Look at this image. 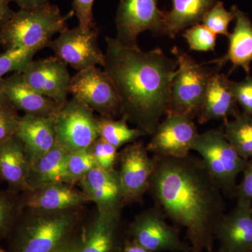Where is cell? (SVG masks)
I'll use <instances>...</instances> for the list:
<instances>
[{
	"mask_svg": "<svg viewBox=\"0 0 252 252\" xmlns=\"http://www.w3.org/2000/svg\"><path fill=\"white\" fill-rule=\"evenodd\" d=\"M0 252H6L4 250H3L2 249L0 248Z\"/></svg>",
	"mask_w": 252,
	"mask_h": 252,
	"instance_id": "obj_43",
	"label": "cell"
},
{
	"mask_svg": "<svg viewBox=\"0 0 252 252\" xmlns=\"http://www.w3.org/2000/svg\"><path fill=\"white\" fill-rule=\"evenodd\" d=\"M0 111H11L16 112V109L9 103L0 88Z\"/></svg>",
	"mask_w": 252,
	"mask_h": 252,
	"instance_id": "obj_41",
	"label": "cell"
},
{
	"mask_svg": "<svg viewBox=\"0 0 252 252\" xmlns=\"http://www.w3.org/2000/svg\"><path fill=\"white\" fill-rule=\"evenodd\" d=\"M63 15L56 5L49 4L21 9L0 26V44L6 49H26L39 51L47 47L53 36L67 28L74 16Z\"/></svg>",
	"mask_w": 252,
	"mask_h": 252,
	"instance_id": "obj_3",
	"label": "cell"
},
{
	"mask_svg": "<svg viewBox=\"0 0 252 252\" xmlns=\"http://www.w3.org/2000/svg\"><path fill=\"white\" fill-rule=\"evenodd\" d=\"M21 73L28 85L39 94L60 104L67 100L70 74L67 64L56 56L32 61Z\"/></svg>",
	"mask_w": 252,
	"mask_h": 252,
	"instance_id": "obj_14",
	"label": "cell"
},
{
	"mask_svg": "<svg viewBox=\"0 0 252 252\" xmlns=\"http://www.w3.org/2000/svg\"><path fill=\"white\" fill-rule=\"evenodd\" d=\"M97 165L90 148L68 152L65 158L69 185L79 182L91 169Z\"/></svg>",
	"mask_w": 252,
	"mask_h": 252,
	"instance_id": "obj_29",
	"label": "cell"
},
{
	"mask_svg": "<svg viewBox=\"0 0 252 252\" xmlns=\"http://www.w3.org/2000/svg\"><path fill=\"white\" fill-rule=\"evenodd\" d=\"M104 71L112 79L121 103V114L145 135H152L167 113L177 60L160 48L144 51L117 38L105 36Z\"/></svg>",
	"mask_w": 252,
	"mask_h": 252,
	"instance_id": "obj_2",
	"label": "cell"
},
{
	"mask_svg": "<svg viewBox=\"0 0 252 252\" xmlns=\"http://www.w3.org/2000/svg\"><path fill=\"white\" fill-rule=\"evenodd\" d=\"M177 61V69L170 89L167 115L188 114L198 117L212 76L219 68H210L196 62L177 47L172 49Z\"/></svg>",
	"mask_w": 252,
	"mask_h": 252,
	"instance_id": "obj_5",
	"label": "cell"
},
{
	"mask_svg": "<svg viewBox=\"0 0 252 252\" xmlns=\"http://www.w3.org/2000/svg\"><path fill=\"white\" fill-rule=\"evenodd\" d=\"M183 36L192 51H215L217 34L204 25H194L183 33Z\"/></svg>",
	"mask_w": 252,
	"mask_h": 252,
	"instance_id": "obj_32",
	"label": "cell"
},
{
	"mask_svg": "<svg viewBox=\"0 0 252 252\" xmlns=\"http://www.w3.org/2000/svg\"><path fill=\"white\" fill-rule=\"evenodd\" d=\"M23 199V207L32 212H60L69 211L89 201L84 192H79L66 184H45L27 192Z\"/></svg>",
	"mask_w": 252,
	"mask_h": 252,
	"instance_id": "obj_17",
	"label": "cell"
},
{
	"mask_svg": "<svg viewBox=\"0 0 252 252\" xmlns=\"http://www.w3.org/2000/svg\"><path fill=\"white\" fill-rule=\"evenodd\" d=\"M235 18L233 10L227 11L223 2L217 1L204 16L202 21L205 27L213 32L217 35L221 34L228 36L229 34L228 26Z\"/></svg>",
	"mask_w": 252,
	"mask_h": 252,
	"instance_id": "obj_31",
	"label": "cell"
},
{
	"mask_svg": "<svg viewBox=\"0 0 252 252\" xmlns=\"http://www.w3.org/2000/svg\"><path fill=\"white\" fill-rule=\"evenodd\" d=\"M0 88L16 110H22L27 114L54 116L62 104L33 89L24 80L21 72H14L10 77L1 78Z\"/></svg>",
	"mask_w": 252,
	"mask_h": 252,
	"instance_id": "obj_16",
	"label": "cell"
},
{
	"mask_svg": "<svg viewBox=\"0 0 252 252\" xmlns=\"http://www.w3.org/2000/svg\"><path fill=\"white\" fill-rule=\"evenodd\" d=\"M18 220L11 234V252H59L75 225L69 211L36 212Z\"/></svg>",
	"mask_w": 252,
	"mask_h": 252,
	"instance_id": "obj_4",
	"label": "cell"
},
{
	"mask_svg": "<svg viewBox=\"0 0 252 252\" xmlns=\"http://www.w3.org/2000/svg\"><path fill=\"white\" fill-rule=\"evenodd\" d=\"M151 190L157 206L187 230L189 252H212L215 228L225 215L222 190L202 159L154 156Z\"/></svg>",
	"mask_w": 252,
	"mask_h": 252,
	"instance_id": "obj_1",
	"label": "cell"
},
{
	"mask_svg": "<svg viewBox=\"0 0 252 252\" xmlns=\"http://www.w3.org/2000/svg\"><path fill=\"white\" fill-rule=\"evenodd\" d=\"M164 12L158 7V0H121L116 26L117 39L125 45H137L141 33L150 31L163 34Z\"/></svg>",
	"mask_w": 252,
	"mask_h": 252,
	"instance_id": "obj_11",
	"label": "cell"
},
{
	"mask_svg": "<svg viewBox=\"0 0 252 252\" xmlns=\"http://www.w3.org/2000/svg\"><path fill=\"white\" fill-rule=\"evenodd\" d=\"M94 0H73L72 11L79 20L81 29L89 31L96 28L94 21L93 6Z\"/></svg>",
	"mask_w": 252,
	"mask_h": 252,
	"instance_id": "obj_35",
	"label": "cell"
},
{
	"mask_svg": "<svg viewBox=\"0 0 252 252\" xmlns=\"http://www.w3.org/2000/svg\"><path fill=\"white\" fill-rule=\"evenodd\" d=\"M237 102L231 89V81L217 71L212 76L198 116L200 124L212 120H228L236 114Z\"/></svg>",
	"mask_w": 252,
	"mask_h": 252,
	"instance_id": "obj_22",
	"label": "cell"
},
{
	"mask_svg": "<svg viewBox=\"0 0 252 252\" xmlns=\"http://www.w3.org/2000/svg\"><path fill=\"white\" fill-rule=\"evenodd\" d=\"M234 119L225 121L223 131L227 140L245 160L252 158V117L237 112Z\"/></svg>",
	"mask_w": 252,
	"mask_h": 252,
	"instance_id": "obj_26",
	"label": "cell"
},
{
	"mask_svg": "<svg viewBox=\"0 0 252 252\" xmlns=\"http://www.w3.org/2000/svg\"><path fill=\"white\" fill-rule=\"evenodd\" d=\"M14 12V11L10 9L9 4L0 1V26L4 24Z\"/></svg>",
	"mask_w": 252,
	"mask_h": 252,
	"instance_id": "obj_40",
	"label": "cell"
},
{
	"mask_svg": "<svg viewBox=\"0 0 252 252\" xmlns=\"http://www.w3.org/2000/svg\"><path fill=\"white\" fill-rule=\"evenodd\" d=\"M21 9H31L49 4V0H14Z\"/></svg>",
	"mask_w": 252,
	"mask_h": 252,
	"instance_id": "obj_38",
	"label": "cell"
},
{
	"mask_svg": "<svg viewBox=\"0 0 252 252\" xmlns=\"http://www.w3.org/2000/svg\"><path fill=\"white\" fill-rule=\"evenodd\" d=\"M79 182L89 201L97 203L98 209L120 212L124 200L118 172L96 165Z\"/></svg>",
	"mask_w": 252,
	"mask_h": 252,
	"instance_id": "obj_19",
	"label": "cell"
},
{
	"mask_svg": "<svg viewBox=\"0 0 252 252\" xmlns=\"http://www.w3.org/2000/svg\"><path fill=\"white\" fill-rule=\"evenodd\" d=\"M216 252V251H215V250H214V251H213V252Z\"/></svg>",
	"mask_w": 252,
	"mask_h": 252,
	"instance_id": "obj_45",
	"label": "cell"
},
{
	"mask_svg": "<svg viewBox=\"0 0 252 252\" xmlns=\"http://www.w3.org/2000/svg\"><path fill=\"white\" fill-rule=\"evenodd\" d=\"M192 150L200 154L204 165L222 192L235 196L237 177L243 172L248 160L238 154L227 140L223 127L199 134Z\"/></svg>",
	"mask_w": 252,
	"mask_h": 252,
	"instance_id": "obj_6",
	"label": "cell"
},
{
	"mask_svg": "<svg viewBox=\"0 0 252 252\" xmlns=\"http://www.w3.org/2000/svg\"><path fill=\"white\" fill-rule=\"evenodd\" d=\"M37 51L26 49H6L0 54V79L9 72H22Z\"/></svg>",
	"mask_w": 252,
	"mask_h": 252,
	"instance_id": "obj_30",
	"label": "cell"
},
{
	"mask_svg": "<svg viewBox=\"0 0 252 252\" xmlns=\"http://www.w3.org/2000/svg\"><path fill=\"white\" fill-rule=\"evenodd\" d=\"M54 116L26 114L19 118L15 137L22 143L31 163L47 153L56 144Z\"/></svg>",
	"mask_w": 252,
	"mask_h": 252,
	"instance_id": "obj_18",
	"label": "cell"
},
{
	"mask_svg": "<svg viewBox=\"0 0 252 252\" xmlns=\"http://www.w3.org/2000/svg\"><path fill=\"white\" fill-rule=\"evenodd\" d=\"M23 207L17 192L0 190V238L9 237Z\"/></svg>",
	"mask_w": 252,
	"mask_h": 252,
	"instance_id": "obj_28",
	"label": "cell"
},
{
	"mask_svg": "<svg viewBox=\"0 0 252 252\" xmlns=\"http://www.w3.org/2000/svg\"><path fill=\"white\" fill-rule=\"evenodd\" d=\"M130 233L132 240L149 252H189L188 243L182 240L178 228L167 223L157 206L136 217Z\"/></svg>",
	"mask_w": 252,
	"mask_h": 252,
	"instance_id": "obj_9",
	"label": "cell"
},
{
	"mask_svg": "<svg viewBox=\"0 0 252 252\" xmlns=\"http://www.w3.org/2000/svg\"><path fill=\"white\" fill-rule=\"evenodd\" d=\"M94 111L73 97L54 114L56 141L67 152L90 148L99 137Z\"/></svg>",
	"mask_w": 252,
	"mask_h": 252,
	"instance_id": "obj_7",
	"label": "cell"
},
{
	"mask_svg": "<svg viewBox=\"0 0 252 252\" xmlns=\"http://www.w3.org/2000/svg\"><path fill=\"white\" fill-rule=\"evenodd\" d=\"M198 135L192 116L167 115L158 126L146 149L158 157H186L192 150L194 140Z\"/></svg>",
	"mask_w": 252,
	"mask_h": 252,
	"instance_id": "obj_12",
	"label": "cell"
},
{
	"mask_svg": "<svg viewBox=\"0 0 252 252\" xmlns=\"http://www.w3.org/2000/svg\"><path fill=\"white\" fill-rule=\"evenodd\" d=\"M232 10L235 16V26L233 32L228 35V51L221 57L203 64H215L220 69L226 63H230L232 69L229 73L241 67L250 74L252 63V22L236 6H233Z\"/></svg>",
	"mask_w": 252,
	"mask_h": 252,
	"instance_id": "obj_20",
	"label": "cell"
},
{
	"mask_svg": "<svg viewBox=\"0 0 252 252\" xmlns=\"http://www.w3.org/2000/svg\"><path fill=\"white\" fill-rule=\"evenodd\" d=\"M231 89L237 104L243 112L252 117V77L248 74L243 81H231Z\"/></svg>",
	"mask_w": 252,
	"mask_h": 252,
	"instance_id": "obj_34",
	"label": "cell"
},
{
	"mask_svg": "<svg viewBox=\"0 0 252 252\" xmlns=\"http://www.w3.org/2000/svg\"><path fill=\"white\" fill-rule=\"evenodd\" d=\"M217 0H172V8L164 12L163 34L175 38L180 32L203 21Z\"/></svg>",
	"mask_w": 252,
	"mask_h": 252,
	"instance_id": "obj_23",
	"label": "cell"
},
{
	"mask_svg": "<svg viewBox=\"0 0 252 252\" xmlns=\"http://www.w3.org/2000/svg\"><path fill=\"white\" fill-rule=\"evenodd\" d=\"M96 163L106 170H114L119 154L117 149L104 139L98 137L91 147Z\"/></svg>",
	"mask_w": 252,
	"mask_h": 252,
	"instance_id": "obj_33",
	"label": "cell"
},
{
	"mask_svg": "<svg viewBox=\"0 0 252 252\" xmlns=\"http://www.w3.org/2000/svg\"><path fill=\"white\" fill-rule=\"evenodd\" d=\"M1 181H2V180H1V177H0V182H1Z\"/></svg>",
	"mask_w": 252,
	"mask_h": 252,
	"instance_id": "obj_44",
	"label": "cell"
},
{
	"mask_svg": "<svg viewBox=\"0 0 252 252\" xmlns=\"http://www.w3.org/2000/svg\"><path fill=\"white\" fill-rule=\"evenodd\" d=\"M215 235L220 243L217 252H252V203L238 202L217 223Z\"/></svg>",
	"mask_w": 252,
	"mask_h": 252,
	"instance_id": "obj_15",
	"label": "cell"
},
{
	"mask_svg": "<svg viewBox=\"0 0 252 252\" xmlns=\"http://www.w3.org/2000/svg\"><path fill=\"white\" fill-rule=\"evenodd\" d=\"M117 252H149L132 240H126L121 248L117 249Z\"/></svg>",
	"mask_w": 252,
	"mask_h": 252,
	"instance_id": "obj_39",
	"label": "cell"
},
{
	"mask_svg": "<svg viewBox=\"0 0 252 252\" xmlns=\"http://www.w3.org/2000/svg\"><path fill=\"white\" fill-rule=\"evenodd\" d=\"M19 118L16 112L0 111V142L14 137Z\"/></svg>",
	"mask_w": 252,
	"mask_h": 252,
	"instance_id": "obj_36",
	"label": "cell"
},
{
	"mask_svg": "<svg viewBox=\"0 0 252 252\" xmlns=\"http://www.w3.org/2000/svg\"><path fill=\"white\" fill-rule=\"evenodd\" d=\"M148 153L142 142H132L119 154L120 170L118 175L124 203L140 200L149 190L154 162Z\"/></svg>",
	"mask_w": 252,
	"mask_h": 252,
	"instance_id": "obj_13",
	"label": "cell"
},
{
	"mask_svg": "<svg viewBox=\"0 0 252 252\" xmlns=\"http://www.w3.org/2000/svg\"><path fill=\"white\" fill-rule=\"evenodd\" d=\"M243 182L237 186L235 196L238 198V202L252 201V161L248 162L243 171Z\"/></svg>",
	"mask_w": 252,
	"mask_h": 252,
	"instance_id": "obj_37",
	"label": "cell"
},
{
	"mask_svg": "<svg viewBox=\"0 0 252 252\" xmlns=\"http://www.w3.org/2000/svg\"><path fill=\"white\" fill-rule=\"evenodd\" d=\"M69 93L101 117L113 118L121 114L119 94L108 74L97 67L79 71L71 77Z\"/></svg>",
	"mask_w": 252,
	"mask_h": 252,
	"instance_id": "obj_8",
	"label": "cell"
},
{
	"mask_svg": "<svg viewBox=\"0 0 252 252\" xmlns=\"http://www.w3.org/2000/svg\"><path fill=\"white\" fill-rule=\"evenodd\" d=\"M31 160L17 137L0 142V177L13 191L32 190L29 178Z\"/></svg>",
	"mask_w": 252,
	"mask_h": 252,
	"instance_id": "obj_21",
	"label": "cell"
},
{
	"mask_svg": "<svg viewBox=\"0 0 252 252\" xmlns=\"http://www.w3.org/2000/svg\"><path fill=\"white\" fill-rule=\"evenodd\" d=\"M0 1H3L5 4H9L10 1H14V0H0Z\"/></svg>",
	"mask_w": 252,
	"mask_h": 252,
	"instance_id": "obj_42",
	"label": "cell"
},
{
	"mask_svg": "<svg viewBox=\"0 0 252 252\" xmlns=\"http://www.w3.org/2000/svg\"><path fill=\"white\" fill-rule=\"evenodd\" d=\"M67 153L56 141L47 153L31 162L29 182L32 189L45 184L69 185L65 167Z\"/></svg>",
	"mask_w": 252,
	"mask_h": 252,
	"instance_id": "obj_25",
	"label": "cell"
},
{
	"mask_svg": "<svg viewBox=\"0 0 252 252\" xmlns=\"http://www.w3.org/2000/svg\"><path fill=\"white\" fill-rule=\"evenodd\" d=\"M127 122V119L124 117L120 120L104 117L97 118L99 137L118 149L135 142L141 136L146 135L143 131L137 127L131 128Z\"/></svg>",
	"mask_w": 252,
	"mask_h": 252,
	"instance_id": "obj_27",
	"label": "cell"
},
{
	"mask_svg": "<svg viewBox=\"0 0 252 252\" xmlns=\"http://www.w3.org/2000/svg\"><path fill=\"white\" fill-rule=\"evenodd\" d=\"M98 28L86 31L79 26L65 28L47 47L54 51L55 56L78 72L100 65L103 67L104 54L99 47Z\"/></svg>",
	"mask_w": 252,
	"mask_h": 252,
	"instance_id": "obj_10",
	"label": "cell"
},
{
	"mask_svg": "<svg viewBox=\"0 0 252 252\" xmlns=\"http://www.w3.org/2000/svg\"><path fill=\"white\" fill-rule=\"evenodd\" d=\"M120 212L98 209L79 252H117V233Z\"/></svg>",
	"mask_w": 252,
	"mask_h": 252,
	"instance_id": "obj_24",
	"label": "cell"
}]
</instances>
